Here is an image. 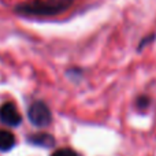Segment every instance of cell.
Segmentation results:
<instances>
[{"instance_id": "obj_1", "label": "cell", "mask_w": 156, "mask_h": 156, "mask_svg": "<svg viewBox=\"0 0 156 156\" xmlns=\"http://www.w3.org/2000/svg\"><path fill=\"white\" fill-rule=\"evenodd\" d=\"M71 4L73 0H33L18 4L15 12L26 16H54L62 14Z\"/></svg>"}, {"instance_id": "obj_2", "label": "cell", "mask_w": 156, "mask_h": 156, "mask_svg": "<svg viewBox=\"0 0 156 156\" xmlns=\"http://www.w3.org/2000/svg\"><path fill=\"white\" fill-rule=\"evenodd\" d=\"M27 118L36 127H47L52 121V114L45 103L37 100L27 108Z\"/></svg>"}, {"instance_id": "obj_3", "label": "cell", "mask_w": 156, "mask_h": 156, "mask_svg": "<svg viewBox=\"0 0 156 156\" xmlns=\"http://www.w3.org/2000/svg\"><path fill=\"white\" fill-rule=\"evenodd\" d=\"M0 122L7 126L16 127L21 125L22 115L14 103H4L0 105Z\"/></svg>"}, {"instance_id": "obj_4", "label": "cell", "mask_w": 156, "mask_h": 156, "mask_svg": "<svg viewBox=\"0 0 156 156\" xmlns=\"http://www.w3.org/2000/svg\"><path fill=\"white\" fill-rule=\"evenodd\" d=\"M26 141L34 147H43V148H52L56 144L54 136L48 134V133H34V134H30L26 138Z\"/></svg>"}, {"instance_id": "obj_5", "label": "cell", "mask_w": 156, "mask_h": 156, "mask_svg": "<svg viewBox=\"0 0 156 156\" xmlns=\"http://www.w3.org/2000/svg\"><path fill=\"white\" fill-rule=\"evenodd\" d=\"M15 136L5 129H0V152H8L15 147Z\"/></svg>"}, {"instance_id": "obj_6", "label": "cell", "mask_w": 156, "mask_h": 156, "mask_svg": "<svg viewBox=\"0 0 156 156\" xmlns=\"http://www.w3.org/2000/svg\"><path fill=\"white\" fill-rule=\"evenodd\" d=\"M151 101L152 100L149 99L148 96H145V94H143V96H138L137 100H136V107L138 108L140 111H145L149 108V105H151Z\"/></svg>"}, {"instance_id": "obj_7", "label": "cell", "mask_w": 156, "mask_h": 156, "mask_svg": "<svg viewBox=\"0 0 156 156\" xmlns=\"http://www.w3.org/2000/svg\"><path fill=\"white\" fill-rule=\"evenodd\" d=\"M51 156H81V155L71 148H60L56 149L55 152H52Z\"/></svg>"}, {"instance_id": "obj_8", "label": "cell", "mask_w": 156, "mask_h": 156, "mask_svg": "<svg viewBox=\"0 0 156 156\" xmlns=\"http://www.w3.org/2000/svg\"><path fill=\"white\" fill-rule=\"evenodd\" d=\"M156 38V34H149V36H147V37H144L143 40L140 41V44H138V47H137V51L140 52L141 49H144V47H147L148 44H151L152 41H154Z\"/></svg>"}]
</instances>
